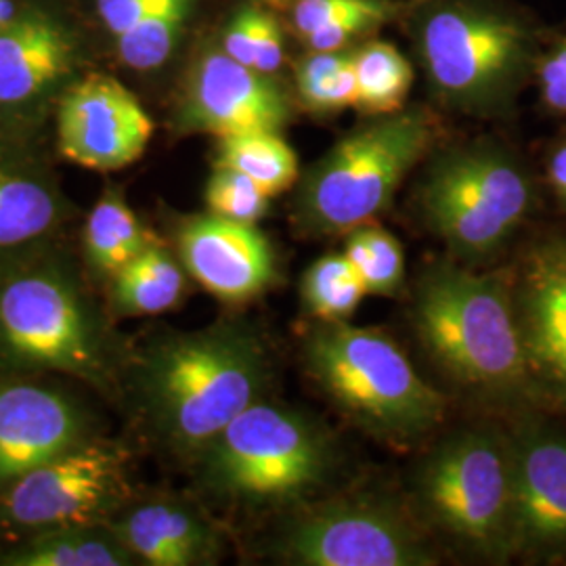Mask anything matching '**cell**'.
<instances>
[{
    "label": "cell",
    "mask_w": 566,
    "mask_h": 566,
    "mask_svg": "<svg viewBox=\"0 0 566 566\" xmlns=\"http://www.w3.org/2000/svg\"><path fill=\"white\" fill-rule=\"evenodd\" d=\"M271 364L250 325L219 324L154 338L124 371L122 392L145 432L160 446L196 460L250 405L264 399Z\"/></svg>",
    "instance_id": "obj_1"
},
{
    "label": "cell",
    "mask_w": 566,
    "mask_h": 566,
    "mask_svg": "<svg viewBox=\"0 0 566 566\" xmlns=\"http://www.w3.org/2000/svg\"><path fill=\"white\" fill-rule=\"evenodd\" d=\"M128 357L55 243L0 266V376L57 371L118 395Z\"/></svg>",
    "instance_id": "obj_2"
},
{
    "label": "cell",
    "mask_w": 566,
    "mask_h": 566,
    "mask_svg": "<svg viewBox=\"0 0 566 566\" xmlns=\"http://www.w3.org/2000/svg\"><path fill=\"white\" fill-rule=\"evenodd\" d=\"M413 324L430 357L455 382L500 397L528 385L525 332L500 277L432 264L416 287Z\"/></svg>",
    "instance_id": "obj_3"
},
{
    "label": "cell",
    "mask_w": 566,
    "mask_h": 566,
    "mask_svg": "<svg viewBox=\"0 0 566 566\" xmlns=\"http://www.w3.org/2000/svg\"><path fill=\"white\" fill-rule=\"evenodd\" d=\"M304 365L355 424L390 443L418 441L446 418V397L376 329L319 322L304 343Z\"/></svg>",
    "instance_id": "obj_4"
},
{
    "label": "cell",
    "mask_w": 566,
    "mask_h": 566,
    "mask_svg": "<svg viewBox=\"0 0 566 566\" xmlns=\"http://www.w3.org/2000/svg\"><path fill=\"white\" fill-rule=\"evenodd\" d=\"M437 126L424 109H399L348 133L304 177L294 219L313 238L371 223L428 154Z\"/></svg>",
    "instance_id": "obj_5"
},
{
    "label": "cell",
    "mask_w": 566,
    "mask_h": 566,
    "mask_svg": "<svg viewBox=\"0 0 566 566\" xmlns=\"http://www.w3.org/2000/svg\"><path fill=\"white\" fill-rule=\"evenodd\" d=\"M193 462L210 495L259 506L290 502L322 485L334 451L311 418L263 399L242 411Z\"/></svg>",
    "instance_id": "obj_6"
},
{
    "label": "cell",
    "mask_w": 566,
    "mask_h": 566,
    "mask_svg": "<svg viewBox=\"0 0 566 566\" xmlns=\"http://www.w3.org/2000/svg\"><path fill=\"white\" fill-rule=\"evenodd\" d=\"M418 51L441 99L470 114L506 105L535 57L526 21L481 2H441L416 25Z\"/></svg>",
    "instance_id": "obj_7"
},
{
    "label": "cell",
    "mask_w": 566,
    "mask_h": 566,
    "mask_svg": "<svg viewBox=\"0 0 566 566\" xmlns=\"http://www.w3.org/2000/svg\"><path fill=\"white\" fill-rule=\"evenodd\" d=\"M426 521L489 558L512 554V446L493 432H462L437 447L416 476Z\"/></svg>",
    "instance_id": "obj_8"
},
{
    "label": "cell",
    "mask_w": 566,
    "mask_h": 566,
    "mask_svg": "<svg viewBox=\"0 0 566 566\" xmlns=\"http://www.w3.org/2000/svg\"><path fill=\"white\" fill-rule=\"evenodd\" d=\"M531 202L525 168L493 145L443 154L422 187L426 223L465 263L495 254L525 221Z\"/></svg>",
    "instance_id": "obj_9"
},
{
    "label": "cell",
    "mask_w": 566,
    "mask_h": 566,
    "mask_svg": "<svg viewBox=\"0 0 566 566\" xmlns=\"http://www.w3.org/2000/svg\"><path fill=\"white\" fill-rule=\"evenodd\" d=\"M130 453L112 441L84 439L4 489L0 525L15 533L109 523L130 502Z\"/></svg>",
    "instance_id": "obj_10"
},
{
    "label": "cell",
    "mask_w": 566,
    "mask_h": 566,
    "mask_svg": "<svg viewBox=\"0 0 566 566\" xmlns=\"http://www.w3.org/2000/svg\"><path fill=\"white\" fill-rule=\"evenodd\" d=\"M280 556L303 566H428L434 554L403 514L374 500H334L296 516Z\"/></svg>",
    "instance_id": "obj_11"
},
{
    "label": "cell",
    "mask_w": 566,
    "mask_h": 566,
    "mask_svg": "<svg viewBox=\"0 0 566 566\" xmlns=\"http://www.w3.org/2000/svg\"><path fill=\"white\" fill-rule=\"evenodd\" d=\"M154 137V120L120 81L91 74L72 84L57 107L60 154L82 168L114 172L137 163Z\"/></svg>",
    "instance_id": "obj_12"
},
{
    "label": "cell",
    "mask_w": 566,
    "mask_h": 566,
    "mask_svg": "<svg viewBox=\"0 0 566 566\" xmlns=\"http://www.w3.org/2000/svg\"><path fill=\"white\" fill-rule=\"evenodd\" d=\"M292 120V102L282 86L224 51L196 63L179 103L177 124L187 133L217 139L245 133H282Z\"/></svg>",
    "instance_id": "obj_13"
},
{
    "label": "cell",
    "mask_w": 566,
    "mask_h": 566,
    "mask_svg": "<svg viewBox=\"0 0 566 566\" xmlns=\"http://www.w3.org/2000/svg\"><path fill=\"white\" fill-rule=\"evenodd\" d=\"M175 242L187 275L223 303H250L277 280L275 250L256 224L208 212L185 219Z\"/></svg>",
    "instance_id": "obj_14"
},
{
    "label": "cell",
    "mask_w": 566,
    "mask_h": 566,
    "mask_svg": "<svg viewBox=\"0 0 566 566\" xmlns=\"http://www.w3.org/2000/svg\"><path fill=\"white\" fill-rule=\"evenodd\" d=\"M88 428L74 397L23 376H0V489L82 443Z\"/></svg>",
    "instance_id": "obj_15"
},
{
    "label": "cell",
    "mask_w": 566,
    "mask_h": 566,
    "mask_svg": "<svg viewBox=\"0 0 566 566\" xmlns=\"http://www.w3.org/2000/svg\"><path fill=\"white\" fill-rule=\"evenodd\" d=\"M514 465L512 552L566 549V439L526 428L510 443Z\"/></svg>",
    "instance_id": "obj_16"
},
{
    "label": "cell",
    "mask_w": 566,
    "mask_h": 566,
    "mask_svg": "<svg viewBox=\"0 0 566 566\" xmlns=\"http://www.w3.org/2000/svg\"><path fill=\"white\" fill-rule=\"evenodd\" d=\"M109 526L142 565H217L223 554L217 526L198 507L172 497L128 502Z\"/></svg>",
    "instance_id": "obj_17"
},
{
    "label": "cell",
    "mask_w": 566,
    "mask_h": 566,
    "mask_svg": "<svg viewBox=\"0 0 566 566\" xmlns=\"http://www.w3.org/2000/svg\"><path fill=\"white\" fill-rule=\"evenodd\" d=\"M72 42L60 23L30 13L0 32V107H18L70 72Z\"/></svg>",
    "instance_id": "obj_18"
},
{
    "label": "cell",
    "mask_w": 566,
    "mask_h": 566,
    "mask_svg": "<svg viewBox=\"0 0 566 566\" xmlns=\"http://www.w3.org/2000/svg\"><path fill=\"white\" fill-rule=\"evenodd\" d=\"M65 208L36 170L0 163V266L55 242Z\"/></svg>",
    "instance_id": "obj_19"
},
{
    "label": "cell",
    "mask_w": 566,
    "mask_h": 566,
    "mask_svg": "<svg viewBox=\"0 0 566 566\" xmlns=\"http://www.w3.org/2000/svg\"><path fill=\"white\" fill-rule=\"evenodd\" d=\"M521 324L531 359H566V242L547 243L526 264Z\"/></svg>",
    "instance_id": "obj_20"
},
{
    "label": "cell",
    "mask_w": 566,
    "mask_h": 566,
    "mask_svg": "<svg viewBox=\"0 0 566 566\" xmlns=\"http://www.w3.org/2000/svg\"><path fill=\"white\" fill-rule=\"evenodd\" d=\"M187 292V271L177 254L160 240L107 282L109 313L114 317H147L172 311Z\"/></svg>",
    "instance_id": "obj_21"
},
{
    "label": "cell",
    "mask_w": 566,
    "mask_h": 566,
    "mask_svg": "<svg viewBox=\"0 0 566 566\" xmlns=\"http://www.w3.org/2000/svg\"><path fill=\"white\" fill-rule=\"evenodd\" d=\"M135 556L109 523L57 526L0 552V566H130Z\"/></svg>",
    "instance_id": "obj_22"
},
{
    "label": "cell",
    "mask_w": 566,
    "mask_h": 566,
    "mask_svg": "<svg viewBox=\"0 0 566 566\" xmlns=\"http://www.w3.org/2000/svg\"><path fill=\"white\" fill-rule=\"evenodd\" d=\"M151 242H156L154 233L143 227L120 191L112 189L86 217L82 233L84 263L95 277L109 282Z\"/></svg>",
    "instance_id": "obj_23"
},
{
    "label": "cell",
    "mask_w": 566,
    "mask_h": 566,
    "mask_svg": "<svg viewBox=\"0 0 566 566\" xmlns=\"http://www.w3.org/2000/svg\"><path fill=\"white\" fill-rule=\"evenodd\" d=\"M217 166L242 172L271 198L298 179L296 151L280 133H245L219 139Z\"/></svg>",
    "instance_id": "obj_24"
},
{
    "label": "cell",
    "mask_w": 566,
    "mask_h": 566,
    "mask_svg": "<svg viewBox=\"0 0 566 566\" xmlns=\"http://www.w3.org/2000/svg\"><path fill=\"white\" fill-rule=\"evenodd\" d=\"M357 107L369 116L403 109L413 84L411 63L390 42H367L355 51Z\"/></svg>",
    "instance_id": "obj_25"
},
{
    "label": "cell",
    "mask_w": 566,
    "mask_h": 566,
    "mask_svg": "<svg viewBox=\"0 0 566 566\" xmlns=\"http://www.w3.org/2000/svg\"><path fill=\"white\" fill-rule=\"evenodd\" d=\"M304 308L322 324L346 322L367 296L361 275L340 254H325L304 271Z\"/></svg>",
    "instance_id": "obj_26"
},
{
    "label": "cell",
    "mask_w": 566,
    "mask_h": 566,
    "mask_svg": "<svg viewBox=\"0 0 566 566\" xmlns=\"http://www.w3.org/2000/svg\"><path fill=\"white\" fill-rule=\"evenodd\" d=\"M296 91L304 107L315 114L357 107L355 51H313L296 65Z\"/></svg>",
    "instance_id": "obj_27"
},
{
    "label": "cell",
    "mask_w": 566,
    "mask_h": 566,
    "mask_svg": "<svg viewBox=\"0 0 566 566\" xmlns=\"http://www.w3.org/2000/svg\"><path fill=\"white\" fill-rule=\"evenodd\" d=\"M193 0H163L126 34L118 36V55L124 65L137 72H151L164 65L181 39L191 15Z\"/></svg>",
    "instance_id": "obj_28"
},
{
    "label": "cell",
    "mask_w": 566,
    "mask_h": 566,
    "mask_svg": "<svg viewBox=\"0 0 566 566\" xmlns=\"http://www.w3.org/2000/svg\"><path fill=\"white\" fill-rule=\"evenodd\" d=\"M344 256L361 275L367 294L395 296L405 280V252L401 242L386 229L361 224L348 231Z\"/></svg>",
    "instance_id": "obj_29"
},
{
    "label": "cell",
    "mask_w": 566,
    "mask_h": 566,
    "mask_svg": "<svg viewBox=\"0 0 566 566\" xmlns=\"http://www.w3.org/2000/svg\"><path fill=\"white\" fill-rule=\"evenodd\" d=\"M269 202L271 196L233 168L217 166L206 185L208 210L238 223H259L269 212Z\"/></svg>",
    "instance_id": "obj_30"
},
{
    "label": "cell",
    "mask_w": 566,
    "mask_h": 566,
    "mask_svg": "<svg viewBox=\"0 0 566 566\" xmlns=\"http://www.w3.org/2000/svg\"><path fill=\"white\" fill-rule=\"evenodd\" d=\"M378 2L380 0H296L292 9V21L296 32L306 39L313 32L346 20Z\"/></svg>",
    "instance_id": "obj_31"
},
{
    "label": "cell",
    "mask_w": 566,
    "mask_h": 566,
    "mask_svg": "<svg viewBox=\"0 0 566 566\" xmlns=\"http://www.w3.org/2000/svg\"><path fill=\"white\" fill-rule=\"evenodd\" d=\"M283 63V32L277 20L261 9L254 13V70L275 74Z\"/></svg>",
    "instance_id": "obj_32"
},
{
    "label": "cell",
    "mask_w": 566,
    "mask_h": 566,
    "mask_svg": "<svg viewBox=\"0 0 566 566\" xmlns=\"http://www.w3.org/2000/svg\"><path fill=\"white\" fill-rule=\"evenodd\" d=\"M542 102L554 114H566V36L537 65Z\"/></svg>",
    "instance_id": "obj_33"
},
{
    "label": "cell",
    "mask_w": 566,
    "mask_h": 566,
    "mask_svg": "<svg viewBox=\"0 0 566 566\" xmlns=\"http://www.w3.org/2000/svg\"><path fill=\"white\" fill-rule=\"evenodd\" d=\"M163 0H97V11L105 28L118 39Z\"/></svg>",
    "instance_id": "obj_34"
},
{
    "label": "cell",
    "mask_w": 566,
    "mask_h": 566,
    "mask_svg": "<svg viewBox=\"0 0 566 566\" xmlns=\"http://www.w3.org/2000/svg\"><path fill=\"white\" fill-rule=\"evenodd\" d=\"M254 13L256 9L240 11L224 30L223 51L231 60L254 70Z\"/></svg>",
    "instance_id": "obj_35"
},
{
    "label": "cell",
    "mask_w": 566,
    "mask_h": 566,
    "mask_svg": "<svg viewBox=\"0 0 566 566\" xmlns=\"http://www.w3.org/2000/svg\"><path fill=\"white\" fill-rule=\"evenodd\" d=\"M547 177L558 198L566 203V143L552 154L547 164Z\"/></svg>",
    "instance_id": "obj_36"
},
{
    "label": "cell",
    "mask_w": 566,
    "mask_h": 566,
    "mask_svg": "<svg viewBox=\"0 0 566 566\" xmlns=\"http://www.w3.org/2000/svg\"><path fill=\"white\" fill-rule=\"evenodd\" d=\"M18 18V9L13 0H0V32Z\"/></svg>",
    "instance_id": "obj_37"
},
{
    "label": "cell",
    "mask_w": 566,
    "mask_h": 566,
    "mask_svg": "<svg viewBox=\"0 0 566 566\" xmlns=\"http://www.w3.org/2000/svg\"><path fill=\"white\" fill-rule=\"evenodd\" d=\"M547 367V371L556 378V382L563 386V390L566 392V359H558V361H549L544 365Z\"/></svg>",
    "instance_id": "obj_38"
},
{
    "label": "cell",
    "mask_w": 566,
    "mask_h": 566,
    "mask_svg": "<svg viewBox=\"0 0 566 566\" xmlns=\"http://www.w3.org/2000/svg\"><path fill=\"white\" fill-rule=\"evenodd\" d=\"M266 4H273V7H285L290 2H296V0H263Z\"/></svg>",
    "instance_id": "obj_39"
}]
</instances>
